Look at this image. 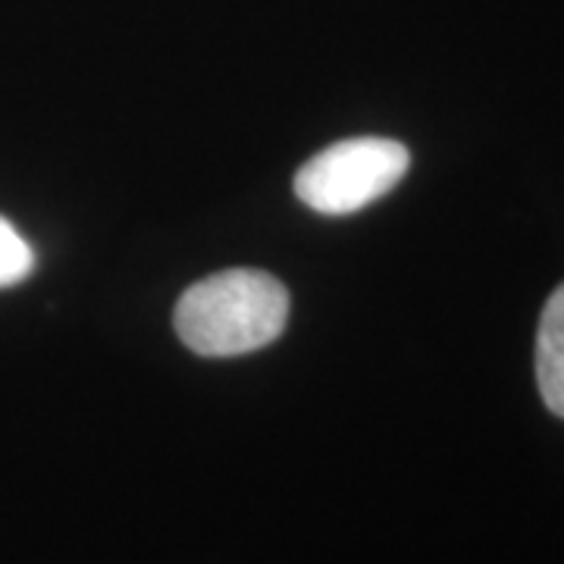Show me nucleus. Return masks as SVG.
Listing matches in <instances>:
<instances>
[{
  "label": "nucleus",
  "mask_w": 564,
  "mask_h": 564,
  "mask_svg": "<svg viewBox=\"0 0 564 564\" xmlns=\"http://www.w3.org/2000/svg\"><path fill=\"white\" fill-rule=\"evenodd\" d=\"M35 270V254L29 242L20 236V229L0 217V289L17 285Z\"/></svg>",
  "instance_id": "4"
},
{
  "label": "nucleus",
  "mask_w": 564,
  "mask_h": 564,
  "mask_svg": "<svg viewBox=\"0 0 564 564\" xmlns=\"http://www.w3.org/2000/svg\"><path fill=\"white\" fill-rule=\"evenodd\" d=\"M536 383L545 408L564 417V282L549 295L536 333Z\"/></svg>",
  "instance_id": "3"
},
{
  "label": "nucleus",
  "mask_w": 564,
  "mask_h": 564,
  "mask_svg": "<svg viewBox=\"0 0 564 564\" xmlns=\"http://www.w3.org/2000/svg\"><path fill=\"white\" fill-rule=\"evenodd\" d=\"M411 170L402 141L361 135L323 148L295 176V195L311 210L345 217L389 195Z\"/></svg>",
  "instance_id": "2"
},
{
  "label": "nucleus",
  "mask_w": 564,
  "mask_h": 564,
  "mask_svg": "<svg viewBox=\"0 0 564 564\" xmlns=\"http://www.w3.org/2000/svg\"><path fill=\"white\" fill-rule=\"evenodd\" d=\"M289 292L263 270H223L195 282L176 304V333L195 355L236 358L280 339Z\"/></svg>",
  "instance_id": "1"
}]
</instances>
